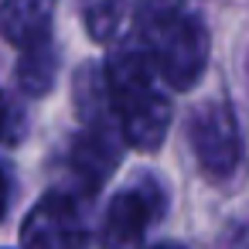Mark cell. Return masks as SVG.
Listing matches in <instances>:
<instances>
[{"mask_svg":"<svg viewBox=\"0 0 249 249\" xmlns=\"http://www.w3.org/2000/svg\"><path fill=\"white\" fill-rule=\"evenodd\" d=\"M140 35L154 72L174 89L188 92L208 69V28L184 0H140L137 7Z\"/></svg>","mask_w":249,"mask_h":249,"instance_id":"obj_1","label":"cell"},{"mask_svg":"<svg viewBox=\"0 0 249 249\" xmlns=\"http://www.w3.org/2000/svg\"><path fill=\"white\" fill-rule=\"evenodd\" d=\"M188 143L198 157V167L212 181H225L235 174L239 157H242V137H239V120L229 103L212 99L195 116L188 120Z\"/></svg>","mask_w":249,"mask_h":249,"instance_id":"obj_2","label":"cell"},{"mask_svg":"<svg viewBox=\"0 0 249 249\" xmlns=\"http://www.w3.org/2000/svg\"><path fill=\"white\" fill-rule=\"evenodd\" d=\"M164 208H167V198L157 181H140V184L116 191L103 215V229H99L103 246L106 249H133L147 235V229L164 215Z\"/></svg>","mask_w":249,"mask_h":249,"instance_id":"obj_3","label":"cell"},{"mask_svg":"<svg viewBox=\"0 0 249 249\" xmlns=\"http://www.w3.org/2000/svg\"><path fill=\"white\" fill-rule=\"evenodd\" d=\"M24 249H82L86 222L69 191H48L21 225Z\"/></svg>","mask_w":249,"mask_h":249,"instance_id":"obj_4","label":"cell"},{"mask_svg":"<svg viewBox=\"0 0 249 249\" xmlns=\"http://www.w3.org/2000/svg\"><path fill=\"white\" fill-rule=\"evenodd\" d=\"M113 116H116V130H120L126 147L157 150L167 137V126H171V99L157 86H150V89L116 103Z\"/></svg>","mask_w":249,"mask_h":249,"instance_id":"obj_5","label":"cell"},{"mask_svg":"<svg viewBox=\"0 0 249 249\" xmlns=\"http://www.w3.org/2000/svg\"><path fill=\"white\" fill-rule=\"evenodd\" d=\"M120 130L113 126H86L69 147V171L86 195H96L120 164Z\"/></svg>","mask_w":249,"mask_h":249,"instance_id":"obj_6","label":"cell"},{"mask_svg":"<svg viewBox=\"0 0 249 249\" xmlns=\"http://www.w3.org/2000/svg\"><path fill=\"white\" fill-rule=\"evenodd\" d=\"M55 0H0V35L14 48H35L52 41Z\"/></svg>","mask_w":249,"mask_h":249,"instance_id":"obj_7","label":"cell"},{"mask_svg":"<svg viewBox=\"0 0 249 249\" xmlns=\"http://www.w3.org/2000/svg\"><path fill=\"white\" fill-rule=\"evenodd\" d=\"M72 96H75V113L86 126H109L113 116V99H109V89H106V75H103V65L99 62H86L79 65L75 72V82H72Z\"/></svg>","mask_w":249,"mask_h":249,"instance_id":"obj_8","label":"cell"},{"mask_svg":"<svg viewBox=\"0 0 249 249\" xmlns=\"http://www.w3.org/2000/svg\"><path fill=\"white\" fill-rule=\"evenodd\" d=\"M14 79H18V89L31 99H41L52 92L55 79H58V52L52 41L45 45H35V48H24L21 58H18V69H14Z\"/></svg>","mask_w":249,"mask_h":249,"instance_id":"obj_9","label":"cell"},{"mask_svg":"<svg viewBox=\"0 0 249 249\" xmlns=\"http://www.w3.org/2000/svg\"><path fill=\"white\" fill-rule=\"evenodd\" d=\"M130 0H96V4L86 11V31L92 41L99 45H113L126 35V24H130Z\"/></svg>","mask_w":249,"mask_h":249,"instance_id":"obj_10","label":"cell"},{"mask_svg":"<svg viewBox=\"0 0 249 249\" xmlns=\"http://www.w3.org/2000/svg\"><path fill=\"white\" fill-rule=\"evenodd\" d=\"M24 130H28V120H24V109L0 89V143H21L24 140Z\"/></svg>","mask_w":249,"mask_h":249,"instance_id":"obj_11","label":"cell"},{"mask_svg":"<svg viewBox=\"0 0 249 249\" xmlns=\"http://www.w3.org/2000/svg\"><path fill=\"white\" fill-rule=\"evenodd\" d=\"M7 208H11V178H7L4 167H0V222H4Z\"/></svg>","mask_w":249,"mask_h":249,"instance_id":"obj_12","label":"cell"},{"mask_svg":"<svg viewBox=\"0 0 249 249\" xmlns=\"http://www.w3.org/2000/svg\"><path fill=\"white\" fill-rule=\"evenodd\" d=\"M147 249H184V246H178V242H154V246H147Z\"/></svg>","mask_w":249,"mask_h":249,"instance_id":"obj_13","label":"cell"}]
</instances>
